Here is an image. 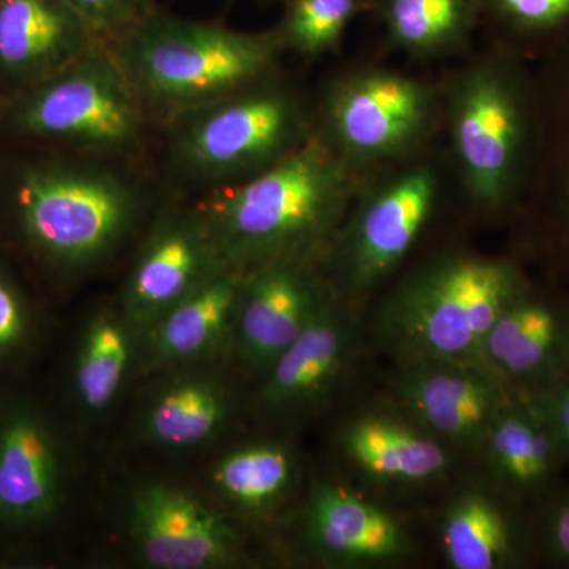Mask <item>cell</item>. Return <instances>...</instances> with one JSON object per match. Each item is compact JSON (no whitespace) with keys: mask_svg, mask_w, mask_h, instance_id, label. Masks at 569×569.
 <instances>
[{"mask_svg":"<svg viewBox=\"0 0 569 569\" xmlns=\"http://www.w3.org/2000/svg\"><path fill=\"white\" fill-rule=\"evenodd\" d=\"M223 264L192 201L174 198L146 223L118 306L141 337Z\"/></svg>","mask_w":569,"mask_h":569,"instance_id":"cell-11","label":"cell"},{"mask_svg":"<svg viewBox=\"0 0 569 569\" xmlns=\"http://www.w3.org/2000/svg\"><path fill=\"white\" fill-rule=\"evenodd\" d=\"M99 44L66 0H0V86L6 97L50 80Z\"/></svg>","mask_w":569,"mask_h":569,"instance_id":"cell-17","label":"cell"},{"mask_svg":"<svg viewBox=\"0 0 569 569\" xmlns=\"http://www.w3.org/2000/svg\"><path fill=\"white\" fill-rule=\"evenodd\" d=\"M62 498V455L50 422L37 408H13L0 421V523L39 526L58 512Z\"/></svg>","mask_w":569,"mask_h":569,"instance_id":"cell-18","label":"cell"},{"mask_svg":"<svg viewBox=\"0 0 569 569\" xmlns=\"http://www.w3.org/2000/svg\"><path fill=\"white\" fill-rule=\"evenodd\" d=\"M130 537L152 569H222L241 559V538L223 516L186 490L144 482L130 498Z\"/></svg>","mask_w":569,"mask_h":569,"instance_id":"cell-13","label":"cell"},{"mask_svg":"<svg viewBox=\"0 0 569 569\" xmlns=\"http://www.w3.org/2000/svg\"><path fill=\"white\" fill-rule=\"evenodd\" d=\"M369 13L392 50L425 62L463 54L481 26L478 0H370Z\"/></svg>","mask_w":569,"mask_h":569,"instance_id":"cell-23","label":"cell"},{"mask_svg":"<svg viewBox=\"0 0 569 569\" xmlns=\"http://www.w3.org/2000/svg\"><path fill=\"white\" fill-rule=\"evenodd\" d=\"M331 290L318 261H274L242 272L230 340L239 362L264 376Z\"/></svg>","mask_w":569,"mask_h":569,"instance_id":"cell-12","label":"cell"},{"mask_svg":"<svg viewBox=\"0 0 569 569\" xmlns=\"http://www.w3.org/2000/svg\"><path fill=\"white\" fill-rule=\"evenodd\" d=\"M520 396V395H519ZM549 426L563 459L569 458V377L541 391L527 395Z\"/></svg>","mask_w":569,"mask_h":569,"instance_id":"cell-32","label":"cell"},{"mask_svg":"<svg viewBox=\"0 0 569 569\" xmlns=\"http://www.w3.org/2000/svg\"><path fill=\"white\" fill-rule=\"evenodd\" d=\"M530 284L515 258L470 250L433 254L381 306L378 339L399 366L459 362L489 369L485 343L490 329Z\"/></svg>","mask_w":569,"mask_h":569,"instance_id":"cell-4","label":"cell"},{"mask_svg":"<svg viewBox=\"0 0 569 569\" xmlns=\"http://www.w3.org/2000/svg\"><path fill=\"white\" fill-rule=\"evenodd\" d=\"M399 367L395 391L411 421L467 451H482L493 415L516 395L485 367L459 362Z\"/></svg>","mask_w":569,"mask_h":569,"instance_id":"cell-14","label":"cell"},{"mask_svg":"<svg viewBox=\"0 0 569 569\" xmlns=\"http://www.w3.org/2000/svg\"><path fill=\"white\" fill-rule=\"evenodd\" d=\"M21 238L58 271L88 274L114 260L151 219L153 194L138 163L48 151L7 176Z\"/></svg>","mask_w":569,"mask_h":569,"instance_id":"cell-1","label":"cell"},{"mask_svg":"<svg viewBox=\"0 0 569 569\" xmlns=\"http://www.w3.org/2000/svg\"><path fill=\"white\" fill-rule=\"evenodd\" d=\"M485 361L520 396L569 377L568 307L531 283L490 329Z\"/></svg>","mask_w":569,"mask_h":569,"instance_id":"cell-16","label":"cell"},{"mask_svg":"<svg viewBox=\"0 0 569 569\" xmlns=\"http://www.w3.org/2000/svg\"><path fill=\"white\" fill-rule=\"evenodd\" d=\"M482 452L497 478L520 493L548 488L565 460L545 419L526 396L519 395L493 415Z\"/></svg>","mask_w":569,"mask_h":569,"instance_id":"cell-24","label":"cell"},{"mask_svg":"<svg viewBox=\"0 0 569 569\" xmlns=\"http://www.w3.org/2000/svg\"><path fill=\"white\" fill-rule=\"evenodd\" d=\"M31 313L26 299L6 272L0 271V356L11 353L28 339Z\"/></svg>","mask_w":569,"mask_h":569,"instance_id":"cell-31","label":"cell"},{"mask_svg":"<svg viewBox=\"0 0 569 569\" xmlns=\"http://www.w3.org/2000/svg\"><path fill=\"white\" fill-rule=\"evenodd\" d=\"M140 353V335L121 307H107L89 318L78 340L73 391L88 413L100 415L118 400Z\"/></svg>","mask_w":569,"mask_h":569,"instance_id":"cell-25","label":"cell"},{"mask_svg":"<svg viewBox=\"0 0 569 569\" xmlns=\"http://www.w3.org/2000/svg\"><path fill=\"white\" fill-rule=\"evenodd\" d=\"M531 70L533 152L512 219L527 253L569 279V39L539 56Z\"/></svg>","mask_w":569,"mask_h":569,"instance_id":"cell-10","label":"cell"},{"mask_svg":"<svg viewBox=\"0 0 569 569\" xmlns=\"http://www.w3.org/2000/svg\"><path fill=\"white\" fill-rule=\"evenodd\" d=\"M302 529L310 549L329 563H378L410 550L391 512L332 482H317L310 490Z\"/></svg>","mask_w":569,"mask_h":569,"instance_id":"cell-20","label":"cell"},{"mask_svg":"<svg viewBox=\"0 0 569 569\" xmlns=\"http://www.w3.org/2000/svg\"><path fill=\"white\" fill-rule=\"evenodd\" d=\"M102 43L112 44L157 10L156 0H66Z\"/></svg>","mask_w":569,"mask_h":569,"instance_id":"cell-30","label":"cell"},{"mask_svg":"<svg viewBox=\"0 0 569 569\" xmlns=\"http://www.w3.org/2000/svg\"><path fill=\"white\" fill-rule=\"evenodd\" d=\"M545 546L557 563L569 567V492L549 509L545 522Z\"/></svg>","mask_w":569,"mask_h":569,"instance_id":"cell-33","label":"cell"},{"mask_svg":"<svg viewBox=\"0 0 569 569\" xmlns=\"http://www.w3.org/2000/svg\"><path fill=\"white\" fill-rule=\"evenodd\" d=\"M162 381L142 408L141 437L153 447H203L223 432L233 415V396L219 378L179 369Z\"/></svg>","mask_w":569,"mask_h":569,"instance_id":"cell-21","label":"cell"},{"mask_svg":"<svg viewBox=\"0 0 569 569\" xmlns=\"http://www.w3.org/2000/svg\"><path fill=\"white\" fill-rule=\"evenodd\" d=\"M492 40L537 61L569 39V0H478Z\"/></svg>","mask_w":569,"mask_h":569,"instance_id":"cell-28","label":"cell"},{"mask_svg":"<svg viewBox=\"0 0 569 569\" xmlns=\"http://www.w3.org/2000/svg\"><path fill=\"white\" fill-rule=\"evenodd\" d=\"M3 127L48 151L140 162L151 140V112L108 44L61 73L6 97Z\"/></svg>","mask_w":569,"mask_h":569,"instance_id":"cell-7","label":"cell"},{"mask_svg":"<svg viewBox=\"0 0 569 569\" xmlns=\"http://www.w3.org/2000/svg\"><path fill=\"white\" fill-rule=\"evenodd\" d=\"M108 47L160 123L271 77L284 54L274 29L238 31L159 9Z\"/></svg>","mask_w":569,"mask_h":569,"instance_id":"cell-6","label":"cell"},{"mask_svg":"<svg viewBox=\"0 0 569 569\" xmlns=\"http://www.w3.org/2000/svg\"><path fill=\"white\" fill-rule=\"evenodd\" d=\"M298 478L293 449L279 441L244 445L217 460L212 489L231 507L261 512L290 496Z\"/></svg>","mask_w":569,"mask_h":569,"instance_id":"cell-27","label":"cell"},{"mask_svg":"<svg viewBox=\"0 0 569 569\" xmlns=\"http://www.w3.org/2000/svg\"><path fill=\"white\" fill-rule=\"evenodd\" d=\"M443 182L433 149L365 179L320 261L337 293L353 305L395 274L432 220Z\"/></svg>","mask_w":569,"mask_h":569,"instance_id":"cell-9","label":"cell"},{"mask_svg":"<svg viewBox=\"0 0 569 569\" xmlns=\"http://www.w3.org/2000/svg\"><path fill=\"white\" fill-rule=\"evenodd\" d=\"M340 441L348 459L378 481H433L449 467L443 441L415 421L366 415L343 429Z\"/></svg>","mask_w":569,"mask_h":569,"instance_id":"cell-22","label":"cell"},{"mask_svg":"<svg viewBox=\"0 0 569 569\" xmlns=\"http://www.w3.org/2000/svg\"><path fill=\"white\" fill-rule=\"evenodd\" d=\"M445 559L455 569H501L519 563L522 539L507 508L479 490L449 505L441 522Z\"/></svg>","mask_w":569,"mask_h":569,"instance_id":"cell-26","label":"cell"},{"mask_svg":"<svg viewBox=\"0 0 569 569\" xmlns=\"http://www.w3.org/2000/svg\"><path fill=\"white\" fill-rule=\"evenodd\" d=\"M440 130V81L395 67L355 63L313 97V132L366 178L429 151Z\"/></svg>","mask_w":569,"mask_h":569,"instance_id":"cell-8","label":"cell"},{"mask_svg":"<svg viewBox=\"0 0 569 569\" xmlns=\"http://www.w3.org/2000/svg\"><path fill=\"white\" fill-rule=\"evenodd\" d=\"M366 176L316 132L263 173L192 201L220 260L247 272L274 261H318Z\"/></svg>","mask_w":569,"mask_h":569,"instance_id":"cell-2","label":"cell"},{"mask_svg":"<svg viewBox=\"0 0 569 569\" xmlns=\"http://www.w3.org/2000/svg\"><path fill=\"white\" fill-rule=\"evenodd\" d=\"M171 174L200 192L263 173L313 133V99L282 71L162 122Z\"/></svg>","mask_w":569,"mask_h":569,"instance_id":"cell-5","label":"cell"},{"mask_svg":"<svg viewBox=\"0 0 569 569\" xmlns=\"http://www.w3.org/2000/svg\"><path fill=\"white\" fill-rule=\"evenodd\" d=\"M242 272L223 264L140 337L141 361L159 370L192 369L230 347Z\"/></svg>","mask_w":569,"mask_h":569,"instance_id":"cell-19","label":"cell"},{"mask_svg":"<svg viewBox=\"0 0 569 569\" xmlns=\"http://www.w3.org/2000/svg\"><path fill=\"white\" fill-rule=\"evenodd\" d=\"M261 2H280V3H282L283 0H261Z\"/></svg>","mask_w":569,"mask_h":569,"instance_id":"cell-34","label":"cell"},{"mask_svg":"<svg viewBox=\"0 0 569 569\" xmlns=\"http://www.w3.org/2000/svg\"><path fill=\"white\" fill-rule=\"evenodd\" d=\"M353 342V305L332 287L305 331L264 373L258 403L276 417L317 410L347 372Z\"/></svg>","mask_w":569,"mask_h":569,"instance_id":"cell-15","label":"cell"},{"mask_svg":"<svg viewBox=\"0 0 569 569\" xmlns=\"http://www.w3.org/2000/svg\"><path fill=\"white\" fill-rule=\"evenodd\" d=\"M440 86L449 160L463 193L486 216L512 217L533 152L531 62L490 40Z\"/></svg>","mask_w":569,"mask_h":569,"instance_id":"cell-3","label":"cell"},{"mask_svg":"<svg viewBox=\"0 0 569 569\" xmlns=\"http://www.w3.org/2000/svg\"><path fill=\"white\" fill-rule=\"evenodd\" d=\"M274 32L284 54L318 59L339 50L356 18L369 13L370 0H283Z\"/></svg>","mask_w":569,"mask_h":569,"instance_id":"cell-29","label":"cell"}]
</instances>
